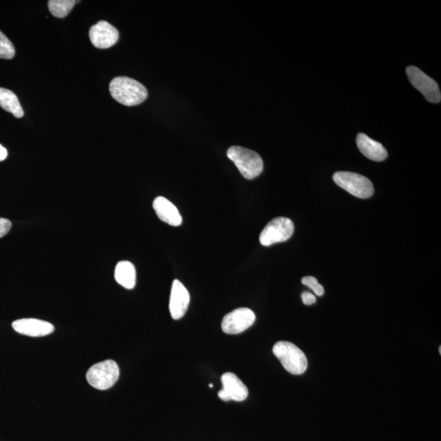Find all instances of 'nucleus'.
Returning a JSON list of instances; mask_svg holds the SVG:
<instances>
[{
  "instance_id": "nucleus-11",
  "label": "nucleus",
  "mask_w": 441,
  "mask_h": 441,
  "mask_svg": "<svg viewBox=\"0 0 441 441\" xmlns=\"http://www.w3.org/2000/svg\"><path fill=\"white\" fill-rule=\"evenodd\" d=\"M190 293L178 279L172 284L169 311L174 320H180L185 316L190 304Z\"/></svg>"
},
{
  "instance_id": "nucleus-13",
  "label": "nucleus",
  "mask_w": 441,
  "mask_h": 441,
  "mask_svg": "<svg viewBox=\"0 0 441 441\" xmlns=\"http://www.w3.org/2000/svg\"><path fill=\"white\" fill-rule=\"evenodd\" d=\"M153 208L158 218L167 224L178 227L183 223L178 209L163 196H158L154 200Z\"/></svg>"
},
{
  "instance_id": "nucleus-19",
  "label": "nucleus",
  "mask_w": 441,
  "mask_h": 441,
  "mask_svg": "<svg viewBox=\"0 0 441 441\" xmlns=\"http://www.w3.org/2000/svg\"><path fill=\"white\" fill-rule=\"evenodd\" d=\"M302 283L304 286H306L314 291L317 296H323L325 293V289H323L321 284L318 283L317 279L313 276H305L302 279Z\"/></svg>"
},
{
  "instance_id": "nucleus-1",
  "label": "nucleus",
  "mask_w": 441,
  "mask_h": 441,
  "mask_svg": "<svg viewBox=\"0 0 441 441\" xmlns=\"http://www.w3.org/2000/svg\"><path fill=\"white\" fill-rule=\"evenodd\" d=\"M110 92L115 101L127 106L139 105L148 96V92L144 85L125 76L116 77L111 80Z\"/></svg>"
},
{
  "instance_id": "nucleus-8",
  "label": "nucleus",
  "mask_w": 441,
  "mask_h": 441,
  "mask_svg": "<svg viewBox=\"0 0 441 441\" xmlns=\"http://www.w3.org/2000/svg\"><path fill=\"white\" fill-rule=\"evenodd\" d=\"M256 316L251 309L238 308L225 315L222 322L223 331L227 335H239L251 327Z\"/></svg>"
},
{
  "instance_id": "nucleus-24",
  "label": "nucleus",
  "mask_w": 441,
  "mask_h": 441,
  "mask_svg": "<svg viewBox=\"0 0 441 441\" xmlns=\"http://www.w3.org/2000/svg\"><path fill=\"white\" fill-rule=\"evenodd\" d=\"M440 354H441V346H440Z\"/></svg>"
},
{
  "instance_id": "nucleus-12",
  "label": "nucleus",
  "mask_w": 441,
  "mask_h": 441,
  "mask_svg": "<svg viewBox=\"0 0 441 441\" xmlns=\"http://www.w3.org/2000/svg\"><path fill=\"white\" fill-rule=\"evenodd\" d=\"M13 328L20 335L38 337L51 335L55 328L51 323L38 318H20L12 323Z\"/></svg>"
},
{
  "instance_id": "nucleus-16",
  "label": "nucleus",
  "mask_w": 441,
  "mask_h": 441,
  "mask_svg": "<svg viewBox=\"0 0 441 441\" xmlns=\"http://www.w3.org/2000/svg\"><path fill=\"white\" fill-rule=\"evenodd\" d=\"M0 106L16 118H22L24 115L18 97L13 92L6 88H0Z\"/></svg>"
},
{
  "instance_id": "nucleus-9",
  "label": "nucleus",
  "mask_w": 441,
  "mask_h": 441,
  "mask_svg": "<svg viewBox=\"0 0 441 441\" xmlns=\"http://www.w3.org/2000/svg\"><path fill=\"white\" fill-rule=\"evenodd\" d=\"M223 388L218 392L219 398L223 401H244L248 398V390L244 382L232 372H225L222 376Z\"/></svg>"
},
{
  "instance_id": "nucleus-14",
  "label": "nucleus",
  "mask_w": 441,
  "mask_h": 441,
  "mask_svg": "<svg viewBox=\"0 0 441 441\" xmlns=\"http://www.w3.org/2000/svg\"><path fill=\"white\" fill-rule=\"evenodd\" d=\"M358 149L361 153L371 160L379 162L386 159L387 151L380 142L370 139L365 134H359L356 136Z\"/></svg>"
},
{
  "instance_id": "nucleus-18",
  "label": "nucleus",
  "mask_w": 441,
  "mask_h": 441,
  "mask_svg": "<svg viewBox=\"0 0 441 441\" xmlns=\"http://www.w3.org/2000/svg\"><path fill=\"white\" fill-rule=\"evenodd\" d=\"M13 44L5 34L0 31V58L12 59L15 56Z\"/></svg>"
},
{
  "instance_id": "nucleus-10",
  "label": "nucleus",
  "mask_w": 441,
  "mask_h": 441,
  "mask_svg": "<svg viewBox=\"0 0 441 441\" xmlns=\"http://www.w3.org/2000/svg\"><path fill=\"white\" fill-rule=\"evenodd\" d=\"M119 36L118 29L105 21L98 22L90 31V38L92 46L100 49L114 46Z\"/></svg>"
},
{
  "instance_id": "nucleus-2",
  "label": "nucleus",
  "mask_w": 441,
  "mask_h": 441,
  "mask_svg": "<svg viewBox=\"0 0 441 441\" xmlns=\"http://www.w3.org/2000/svg\"><path fill=\"white\" fill-rule=\"evenodd\" d=\"M274 355L284 369L293 375H301L307 370V358L304 352L289 342H279L273 346Z\"/></svg>"
},
{
  "instance_id": "nucleus-23",
  "label": "nucleus",
  "mask_w": 441,
  "mask_h": 441,
  "mask_svg": "<svg viewBox=\"0 0 441 441\" xmlns=\"http://www.w3.org/2000/svg\"><path fill=\"white\" fill-rule=\"evenodd\" d=\"M213 386H213V384H209V387H210V388H212V387H213Z\"/></svg>"
},
{
  "instance_id": "nucleus-22",
  "label": "nucleus",
  "mask_w": 441,
  "mask_h": 441,
  "mask_svg": "<svg viewBox=\"0 0 441 441\" xmlns=\"http://www.w3.org/2000/svg\"><path fill=\"white\" fill-rule=\"evenodd\" d=\"M8 157V150L5 147L0 144V161L6 160Z\"/></svg>"
},
{
  "instance_id": "nucleus-5",
  "label": "nucleus",
  "mask_w": 441,
  "mask_h": 441,
  "mask_svg": "<svg viewBox=\"0 0 441 441\" xmlns=\"http://www.w3.org/2000/svg\"><path fill=\"white\" fill-rule=\"evenodd\" d=\"M332 178L338 186L357 198H370L374 193V186L365 176L351 172H337Z\"/></svg>"
},
{
  "instance_id": "nucleus-21",
  "label": "nucleus",
  "mask_w": 441,
  "mask_h": 441,
  "mask_svg": "<svg viewBox=\"0 0 441 441\" xmlns=\"http://www.w3.org/2000/svg\"><path fill=\"white\" fill-rule=\"evenodd\" d=\"M302 300L305 305L310 306L312 305V304L316 303V298L311 293L304 292L302 294Z\"/></svg>"
},
{
  "instance_id": "nucleus-7",
  "label": "nucleus",
  "mask_w": 441,
  "mask_h": 441,
  "mask_svg": "<svg viewBox=\"0 0 441 441\" xmlns=\"http://www.w3.org/2000/svg\"><path fill=\"white\" fill-rule=\"evenodd\" d=\"M411 85L424 96L426 100L431 103H439L441 94L438 83L416 66H409L406 69Z\"/></svg>"
},
{
  "instance_id": "nucleus-15",
  "label": "nucleus",
  "mask_w": 441,
  "mask_h": 441,
  "mask_svg": "<svg viewBox=\"0 0 441 441\" xmlns=\"http://www.w3.org/2000/svg\"><path fill=\"white\" fill-rule=\"evenodd\" d=\"M136 269L129 261H121L116 265L115 279L118 284L127 289H132L136 286Z\"/></svg>"
},
{
  "instance_id": "nucleus-20",
  "label": "nucleus",
  "mask_w": 441,
  "mask_h": 441,
  "mask_svg": "<svg viewBox=\"0 0 441 441\" xmlns=\"http://www.w3.org/2000/svg\"><path fill=\"white\" fill-rule=\"evenodd\" d=\"M11 227L12 223L8 219L0 218V238L6 235Z\"/></svg>"
},
{
  "instance_id": "nucleus-6",
  "label": "nucleus",
  "mask_w": 441,
  "mask_h": 441,
  "mask_svg": "<svg viewBox=\"0 0 441 441\" xmlns=\"http://www.w3.org/2000/svg\"><path fill=\"white\" fill-rule=\"evenodd\" d=\"M294 232L292 220L287 218L279 217L270 222L260 234L259 240L263 246H270L276 243L287 241Z\"/></svg>"
},
{
  "instance_id": "nucleus-3",
  "label": "nucleus",
  "mask_w": 441,
  "mask_h": 441,
  "mask_svg": "<svg viewBox=\"0 0 441 441\" xmlns=\"http://www.w3.org/2000/svg\"><path fill=\"white\" fill-rule=\"evenodd\" d=\"M227 157L244 178L252 180L262 173L263 161L257 152L241 146H232L227 150Z\"/></svg>"
},
{
  "instance_id": "nucleus-17",
  "label": "nucleus",
  "mask_w": 441,
  "mask_h": 441,
  "mask_svg": "<svg viewBox=\"0 0 441 441\" xmlns=\"http://www.w3.org/2000/svg\"><path fill=\"white\" fill-rule=\"evenodd\" d=\"M78 1L75 0H50L48 1L49 11L54 17L62 18L71 13L74 6Z\"/></svg>"
},
{
  "instance_id": "nucleus-4",
  "label": "nucleus",
  "mask_w": 441,
  "mask_h": 441,
  "mask_svg": "<svg viewBox=\"0 0 441 441\" xmlns=\"http://www.w3.org/2000/svg\"><path fill=\"white\" fill-rule=\"evenodd\" d=\"M120 377V368L117 363L107 360L93 365L88 370L86 379L92 387L100 391L110 389Z\"/></svg>"
}]
</instances>
